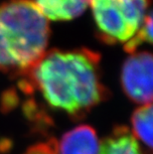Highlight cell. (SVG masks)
<instances>
[{
  "label": "cell",
  "mask_w": 153,
  "mask_h": 154,
  "mask_svg": "<svg viewBox=\"0 0 153 154\" xmlns=\"http://www.w3.org/2000/svg\"><path fill=\"white\" fill-rule=\"evenodd\" d=\"M19 87L25 94H40L51 109L75 120L105 101L109 93L102 83L99 55L89 49L46 52Z\"/></svg>",
  "instance_id": "cell-1"
},
{
  "label": "cell",
  "mask_w": 153,
  "mask_h": 154,
  "mask_svg": "<svg viewBox=\"0 0 153 154\" xmlns=\"http://www.w3.org/2000/svg\"><path fill=\"white\" fill-rule=\"evenodd\" d=\"M50 28L32 0L0 5V72L25 76L47 52Z\"/></svg>",
  "instance_id": "cell-2"
},
{
  "label": "cell",
  "mask_w": 153,
  "mask_h": 154,
  "mask_svg": "<svg viewBox=\"0 0 153 154\" xmlns=\"http://www.w3.org/2000/svg\"><path fill=\"white\" fill-rule=\"evenodd\" d=\"M150 0H90L100 39L107 44L126 43L147 15Z\"/></svg>",
  "instance_id": "cell-3"
},
{
  "label": "cell",
  "mask_w": 153,
  "mask_h": 154,
  "mask_svg": "<svg viewBox=\"0 0 153 154\" xmlns=\"http://www.w3.org/2000/svg\"><path fill=\"white\" fill-rule=\"evenodd\" d=\"M152 55L149 52L132 53L121 70V87L127 97L141 106L152 101Z\"/></svg>",
  "instance_id": "cell-4"
},
{
  "label": "cell",
  "mask_w": 153,
  "mask_h": 154,
  "mask_svg": "<svg viewBox=\"0 0 153 154\" xmlns=\"http://www.w3.org/2000/svg\"><path fill=\"white\" fill-rule=\"evenodd\" d=\"M99 141L93 127L79 125L62 136L58 154H99Z\"/></svg>",
  "instance_id": "cell-5"
},
{
  "label": "cell",
  "mask_w": 153,
  "mask_h": 154,
  "mask_svg": "<svg viewBox=\"0 0 153 154\" xmlns=\"http://www.w3.org/2000/svg\"><path fill=\"white\" fill-rule=\"evenodd\" d=\"M47 20L70 21L82 15L90 0H32Z\"/></svg>",
  "instance_id": "cell-6"
},
{
  "label": "cell",
  "mask_w": 153,
  "mask_h": 154,
  "mask_svg": "<svg viewBox=\"0 0 153 154\" xmlns=\"http://www.w3.org/2000/svg\"><path fill=\"white\" fill-rule=\"evenodd\" d=\"M99 154H145L137 139L126 126L113 128L99 144Z\"/></svg>",
  "instance_id": "cell-7"
},
{
  "label": "cell",
  "mask_w": 153,
  "mask_h": 154,
  "mask_svg": "<svg viewBox=\"0 0 153 154\" xmlns=\"http://www.w3.org/2000/svg\"><path fill=\"white\" fill-rule=\"evenodd\" d=\"M132 129L135 138H138L149 150L152 148V104L139 106L131 116Z\"/></svg>",
  "instance_id": "cell-8"
},
{
  "label": "cell",
  "mask_w": 153,
  "mask_h": 154,
  "mask_svg": "<svg viewBox=\"0 0 153 154\" xmlns=\"http://www.w3.org/2000/svg\"><path fill=\"white\" fill-rule=\"evenodd\" d=\"M148 43H152V15L151 12H148L143 21L140 28L136 32L135 35L127 41L124 45V50L129 54L134 53L139 46Z\"/></svg>",
  "instance_id": "cell-9"
},
{
  "label": "cell",
  "mask_w": 153,
  "mask_h": 154,
  "mask_svg": "<svg viewBox=\"0 0 153 154\" xmlns=\"http://www.w3.org/2000/svg\"><path fill=\"white\" fill-rule=\"evenodd\" d=\"M24 154H58V141L51 138L48 141L36 143L29 147Z\"/></svg>",
  "instance_id": "cell-10"
}]
</instances>
